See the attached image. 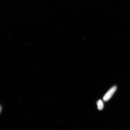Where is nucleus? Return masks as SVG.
<instances>
[{
    "mask_svg": "<svg viewBox=\"0 0 130 130\" xmlns=\"http://www.w3.org/2000/svg\"><path fill=\"white\" fill-rule=\"evenodd\" d=\"M97 108L99 110H102L104 108V104L101 100H99L97 102Z\"/></svg>",
    "mask_w": 130,
    "mask_h": 130,
    "instance_id": "nucleus-2",
    "label": "nucleus"
},
{
    "mask_svg": "<svg viewBox=\"0 0 130 130\" xmlns=\"http://www.w3.org/2000/svg\"><path fill=\"white\" fill-rule=\"evenodd\" d=\"M117 87L116 86H113L109 90L107 93L104 95L103 100L104 101L107 102L111 98L116 91Z\"/></svg>",
    "mask_w": 130,
    "mask_h": 130,
    "instance_id": "nucleus-1",
    "label": "nucleus"
}]
</instances>
